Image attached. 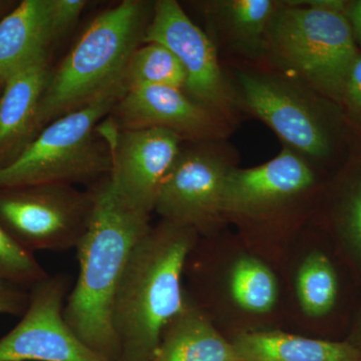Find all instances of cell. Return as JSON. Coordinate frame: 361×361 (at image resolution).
I'll use <instances>...</instances> for the list:
<instances>
[{
	"mask_svg": "<svg viewBox=\"0 0 361 361\" xmlns=\"http://www.w3.org/2000/svg\"><path fill=\"white\" fill-rule=\"evenodd\" d=\"M94 208L77 247L78 276L63 316L85 345L109 361H120L114 329L116 292L133 249L149 228V216L135 212L116 196L108 177L90 187Z\"/></svg>",
	"mask_w": 361,
	"mask_h": 361,
	"instance_id": "cell-1",
	"label": "cell"
},
{
	"mask_svg": "<svg viewBox=\"0 0 361 361\" xmlns=\"http://www.w3.org/2000/svg\"><path fill=\"white\" fill-rule=\"evenodd\" d=\"M198 233L161 220L140 238L116 292L113 322L120 361H151L164 331L184 310L182 277Z\"/></svg>",
	"mask_w": 361,
	"mask_h": 361,
	"instance_id": "cell-2",
	"label": "cell"
},
{
	"mask_svg": "<svg viewBox=\"0 0 361 361\" xmlns=\"http://www.w3.org/2000/svg\"><path fill=\"white\" fill-rule=\"evenodd\" d=\"M227 73L243 115L264 123L317 171L344 163L357 137L338 104L267 65L231 63Z\"/></svg>",
	"mask_w": 361,
	"mask_h": 361,
	"instance_id": "cell-3",
	"label": "cell"
},
{
	"mask_svg": "<svg viewBox=\"0 0 361 361\" xmlns=\"http://www.w3.org/2000/svg\"><path fill=\"white\" fill-rule=\"evenodd\" d=\"M154 2L123 0L97 16L52 71L37 113V133L118 85L133 52L142 44Z\"/></svg>",
	"mask_w": 361,
	"mask_h": 361,
	"instance_id": "cell-4",
	"label": "cell"
},
{
	"mask_svg": "<svg viewBox=\"0 0 361 361\" xmlns=\"http://www.w3.org/2000/svg\"><path fill=\"white\" fill-rule=\"evenodd\" d=\"M360 51L345 14L311 8L298 0L282 1L266 33L265 65L339 106Z\"/></svg>",
	"mask_w": 361,
	"mask_h": 361,
	"instance_id": "cell-5",
	"label": "cell"
},
{
	"mask_svg": "<svg viewBox=\"0 0 361 361\" xmlns=\"http://www.w3.org/2000/svg\"><path fill=\"white\" fill-rule=\"evenodd\" d=\"M127 92L125 84L52 121L11 165L0 169V188L25 185L97 184L108 177L111 153L97 125Z\"/></svg>",
	"mask_w": 361,
	"mask_h": 361,
	"instance_id": "cell-6",
	"label": "cell"
},
{
	"mask_svg": "<svg viewBox=\"0 0 361 361\" xmlns=\"http://www.w3.org/2000/svg\"><path fill=\"white\" fill-rule=\"evenodd\" d=\"M319 183V171L283 148L264 164L229 173L223 192L224 219L247 228L288 224L307 208Z\"/></svg>",
	"mask_w": 361,
	"mask_h": 361,
	"instance_id": "cell-7",
	"label": "cell"
},
{
	"mask_svg": "<svg viewBox=\"0 0 361 361\" xmlns=\"http://www.w3.org/2000/svg\"><path fill=\"white\" fill-rule=\"evenodd\" d=\"M94 208L92 189L66 184L0 188V225L23 249H77Z\"/></svg>",
	"mask_w": 361,
	"mask_h": 361,
	"instance_id": "cell-8",
	"label": "cell"
},
{
	"mask_svg": "<svg viewBox=\"0 0 361 361\" xmlns=\"http://www.w3.org/2000/svg\"><path fill=\"white\" fill-rule=\"evenodd\" d=\"M238 155L227 141L192 142L182 147L161 183L155 211L161 220L211 236L225 222L224 185Z\"/></svg>",
	"mask_w": 361,
	"mask_h": 361,
	"instance_id": "cell-9",
	"label": "cell"
},
{
	"mask_svg": "<svg viewBox=\"0 0 361 361\" xmlns=\"http://www.w3.org/2000/svg\"><path fill=\"white\" fill-rule=\"evenodd\" d=\"M144 42H158L179 59L187 75L184 92L233 128L242 113L231 80L208 33L201 30L176 0L154 2Z\"/></svg>",
	"mask_w": 361,
	"mask_h": 361,
	"instance_id": "cell-10",
	"label": "cell"
},
{
	"mask_svg": "<svg viewBox=\"0 0 361 361\" xmlns=\"http://www.w3.org/2000/svg\"><path fill=\"white\" fill-rule=\"evenodd\" d=\"M71 289L66 273L33 285L20 322L0 338V361H109L85 345L66 323L63 310Z\"/></svg>",
	"mask_w": 361,
	"mask_h": 361,
	"instance_id": "cell-11",
	"label": "cell"
},
{
	"mask_svg": "<svg viewBox=\"0 0 361 361\" xmlns=\"http://www.w3.org/2000/svg\"><path fill=\"white\" fill-rule=\"evenodd\" d=\"M101 135L110 148L109 180L116 196L135 212L151 216L184 140L169 130H118L111 122Z\"/></svg>",
	"mask_w": 361,
	"mask_h": 361,
	"instance_id": "cell-12",
	"label": "cell"
},
{
	"mask_svg": "<svg viewBox=\"0 0 361 361\" xmlns=\"http://www.w3.org/2000/svg\"><path fill=\"white\" fill-rule=\"evenodd\" d=\"M111 113L116 129L159 128L191 142L227 141L235 130L184 90L161 85L128 90Z\"/></svg>",
	"mask_w": 361,
	"mask_h": 361,
	"instance_id": "cell-13",
	"label": "cell"
},
{
	"mask_svg": "<svg viewBox=\"0 0 361 361\" xmlns=\"http://www.w3.org/2000/svg\"><path fill=\"white\" fill-rule=\"evenodd\" d=\"M279 0L193 1L210 30L214 44L236 63L265 65V39Z\"/></svg>",
	"mask_w": 361,
	"mask_h": 361,
	"instance_id": "cell-14",
	"label": "cell"
},
{
	"mask_svg": "<svg viewBox=\"0 0 361 361\" xmlns=\"http://www.w3.org/2000/svg\"><path fill=\"white\" fill-rule=\"evenodd\" d=\"M51 73L47 59L4 82L0 94V169L16 161L39 135L37 113Z\"/></svg>",
	"mask_w": 361,
	"mask_h": 361,
	"instance_id": "cell-15",
	"label": "cell"
},
{
	"mask_svg": "<svg viewBox=\"0 0 361 361\" xmlns=\"http://www.w3.org/2000/svg\"><path fill=\"white\" fill-rule=\"evenodd\" d=\"M51 0H23L0 21V80L49 59L56 42Z\"/></svg>",
	"mask_w": 361,
	"mask_h": 361,
	"instance_id": "cell-16",
	"label": "cell"
},
{
	"mask_svg": "<svg viewBox=\"0 0 361 361\" xmlns=\"http://www.w3.org/2000/svg\"><path fill=\"white\" fill-rule=\"evenodd\" d=\"M151 361H239L232 342L187 294L184 310L164 331Z\"/></svg>",
	"mask_w": 361,
	"mask_h": 361,
	"instance_id": "cell-17",
	"label": "cell"
},
{
	"mask_svg": "<svg viewBox=\"0 0 361 361\" xmlns=\"http://www.w3.org/2000/svg\"><path fill=\"white\" fill-rule=\"evenodd\" d=\"M239 361H361L350 342L307 338L283 331L243 332L231 341Z\"/></svg>",
	"mask_w": 361,
	"mask_h": 361,
	"instance_id": "cell-18",
	"label": "cell"
},
{
	"mask_svg": "<svg viewBox=\"0 0 361 361\" xmlns=\"http://www.w3.org/2000/svg\"><path fill=\"white\" fill-rule=\"evenodd\" d=\"M330 220L361 265V137L339 167L330 193Z\"/></svg>",
	"mask_w": 361,
	"mask_h": 361,
	"instance_id": "cell-19",
	"label": "cell"
},
{
	"mask_svg": "<svg viewBox=\"0 0 361 361\" xmlns=\"http://www.w3.org/2000/svg\"><path fill=\"white\" fill-rule=\"evenodd\" d=\"M229 278L230 293L241 310L254 314L273 310L278 298L277 280L262 261L252 256L237 259Z\"/></svg>",
	"mask_w": 361,
	"mask_h": 361,
	"instance_id": "cell-20",
	"label": "cell"
},
{
	"mask_svg": "<svg viewBox=\"0 0 361 361\" xmlns=\"http://www.w3.org/2000/svg\"><path fill=\"white\" fill-rule=\"evenodd\" d=\"M127 90L141 85H161L185 90L187 75L174 54L158 42H144L130 56L123 75Z\"/></svg>",
	"mask_w": 361,
	"mask_h": 361,
	"instance_id": "cell-21",
	"label": "cell"
},
{
	"mask_svg": "<svg viewBox=\"0 0 361 361\" xmlns=\"http://www.w3.org/2000/svg\"><path fill=\"white\" fill-rule=\"evenodd\" d=\"M296 293L301 310L310 317L329 314L336 305L338 279L331 261L322 252H312L301 263Z\"/></svg>",
	"mask_w": 361,
	"mask_h": 361,
	"instance_id": "cell-22",
	"label": "cell"
},
{
	"mask_svg": "<svg viewBox=\"0 0 361 361\" xmlns=\"http://www.w3.org/2000/svg\"><path fill=\"white\" fill-rule=\"evenodd\" d=\"M49 275L35 254L16 243L0 225V277L30 289Z\"/></svg>",
	"mask_w": 361,
	"mask_h": 361,
	"instance_id": "cell-23",
	"label": "cell"
},
{
	"mask_svg": "<svg viewBox=\"0 0 361 361\" xmlns=\"http://www.w3.org/2000/svg\"><path fill=\"white\" fill-rule=\"evenodd\" d=\"M341 106L356 137H361V51L350 66L344 82Z\"/></svg>",
	"mask_w": 361,
	"mask_h": 361,
	"instance_id": "cell-24",
	"label": "cell"
},
{
	"mask_svg": "<svg viewBox=\"0 0 361 361\" xmlns=\"http://www.w3.org/2000/svg\"><path fill=\"white\" fill-rule=\"evenodd\" d=\"M87 4L85 0H51L52 25L56 40L70 32Z\"/></svg>",
	"mask_w": 361,
	"mask_h": 361,
	"instance_id": "cell-25",
	"label": "cell"
},
{
	"mask_svg": "<svg viewBox=\"0 0 361 361\" xmlns=\"http://www.w3.org/2000/svg\"><path fill=\"white\" fill-rule=\"evenodd\" d=\"M30 303V289L0 277V315L23 316Z\"/></svg>",
	"mask_w": 361,
	"mask_h": 361,
	"instance_id": "cell-26",
	"label": "cell"
},
{
	"mask_svg": "<svg viewBox=\"0 0 361 361\" xmlns=\"http://www.w3.org/2000/svg\"><path fill=\"white\" fill-rule=\"evenodd\" d=\"M345 16L350 25L356 44L360 47L361 51V0L348 1Z\"/></svg>",
	"mask_w": 361,
	"mask_h": 361,
	"instance_id": "cell-27",
	"label": "cell"
},
{
	"mask_svg": "<svg viewBox=\"0 0 361 361\" xmlns=\"http://www.w3.org/2000/svg\"><path fill=\"white\" fill-rule=\"evenodd\" d=\"M299 2L302 6L311 7V8L343 14H345L348 6V1H344V0H305V1Z\"/></svg>",
	"mask_w": 361,
	"mask_h": 361,
	"instance_id": "cell-28",
	"label": "cell"
},
{
	"mask_svg": "<svg viewBox=\"0 0 361 361\" xmlns=\"http://www.w3.org/2000/svg\"><path fill=\"white\" fill-rule=\"evenodd\" d=\"M348 342L351 344L361 349V310L360 314L357 316L355 326H353V332H351L350 336H349Z\"/></svg>",
	"mask_w": 361,
	"mask_h": 361,
	"instance_id": "cell-29",
	"label": "cell"
},
{
	"mask_svg": "<svg viewBox=\"0 0 361 361\" xmlns=\"http://www.w3.org/2000/svg\"><path fill=\"white\" fill-rule=\"evenodd\" d=\"M18 2L16 1H6V0H0V21L4 20V18L11 13V11L16 6Z\"/></svg>",
	"mask_w": 361,
	"mask_h": 361,
	"instance_id": "cell-30",
	"label": "cell"
},
{
	"mask_svg": "<svg viewBox=\"0 0 361 361\" xmlns=\"http://www.w3.org/2000/svg\"><path fill=\"white\" fill-rule=\"evenodd\" d=\"M4 82L0 80V94H1L2 89H4Z\"/></svg>",
	"mask_w": 361,
	"mask_h": 361,
	"instance_id": "cell-31",
	"label": "cell"
}]
</instances>
